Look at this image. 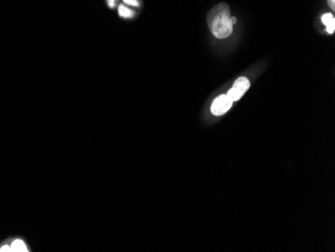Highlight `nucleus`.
Returning a JSON list of instances; mask_svg holds the SVG:
<instances>
[{"instance_id":"8","label":"nucleus","mask_w":335,"mask_h":252,"mask_svg":"<svg viewBox=\"0 0 335 252\" xmlns=\"http://www.w3.org/2000/svg\"><path fill=\"white\" fill-rule=\"evenodd\" d=\"M106 3H107L109 8H115L116 7V3H117V0H106Z\"/></svg>"},{"instance_id":"6","label":"nucleus","mask_w":335,"mask_h":252,"mask_svg":"<svg viewBox=\"0 0 335 252\" xmlns=\"http://www.w3.org/2000/svg\"><path fill=\"white\" fill-rule=\"evenodd\" d=\"M119 14L124 18H132L134 16V12L124 4H121L119 6Z\"/></svg>"},{"instance_id":"1","label":"nucleus","mask_w":335,"mask_h":252,"mask_svg":"<svg viewBox=\"0 0 335 252\" xmlns=\"http://www.w3.org/2000/svg\"><path fill=\"white\" fill-rule=\"evenodd\" d=\"M230 8L226 3L214 6L208 14V25L217 38H226L233 32Z\"/></svg>"},{"instance_id":"10","label":"nucleus","mask_w":335,"mask_h":252,"mask_svg":"<svg viewBox=\"0 0 335 252\" xmlns=\"http://www.w3.org/2000/svg\"><path fill=\"white\" fill-rule=\"evenodd\" d=\"M230 20H231V22H232V24H233V25H234V24L236 23V21H237V19H236L234 16H231Z\"/></svg>"},{"instance_id":"9","label":"nucleus","mask_w":335,"mask_h":252,"mask_svg":"<svg viewBox=\"0 0 335 252\" xmlns=\"http://www.w3.org/2000/svg\"><path fill=\"white\" fill-rule=\"evenodd\" d=\"M327 1H328L329 6L331 7V9H334L335 8V0H327Z\"/></svg>"},{"instance_id":"3","label":"nucleus","mask_w":335,"mask_h":252,"mask_svg":"<svg viewBox=\"0 0 335 252\" xmlns=\"http://www.w3.org/2000/svg\"><path fill=\"white\" fill-rule=\"evenodd\" d=\"M233 102L227 95H221L215 99L211 106V111L215 116L224 115L231 108Z\"/></svg>"},{"instance_id":"5","label":"nucleus","mask_w":335,"mask_h":252,"mask_svg":"<svg viewBox=\"0 0 335 252\" xmlns=\"http://www.w3.org/2000/svg\"><path fill=\"white\" fill-rule=\"evenodd\" d=\"M8 244V243H7ZM10 247V251H15V252H27L30 251L29 247H27L26 243L20 239V238H15L11 241L10 244H8Z\"/></svg>"},{"instance_id":"2","label":"nucleus","mask_w":335,"mask_h":252,"mask_svg":"<svg viewBox=\"0 0 335 252\" xmlns=\"http://www.w3.org/2000/svg\"><path fill=\"white\" fill-rule=\"evenodd\" d=\"M249 88H250L249 79L244 76H241L234 82L233 87L228 92L227 96L230 98L232 102H237L245 95V93L249 90Z\"/></svg>"},{"instance_id":"4","label":"nucleus","mask_w":335,"mask_h":252,"mask_svg":"<svg viewBox=\"0 0 335 252\" xmlns=\"http://www.w3.org/2000/svg\"><path fill=\"white\" fill-rule=\"evenodd\" d=\"M322 22L326 26V32L329 35H332L335 31V18L331 13H325L321 17Z\"/></svg>"},{"instance_id":"7","label":"nucleus","mask_w":335,"mask_h":252,"mask_svg":"<svg viewBox=\"0 0 335 252\" xmlns=\"http://www.w3.org/2000/svg\"><path fill=\"white\" fill-rule=\"evenodd\" d=\"M123 1L126 3V4H129V5H132V6H138L139 3H138V0H123Z\"/></svg>"}]
</instances>
